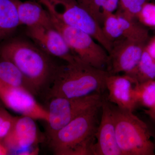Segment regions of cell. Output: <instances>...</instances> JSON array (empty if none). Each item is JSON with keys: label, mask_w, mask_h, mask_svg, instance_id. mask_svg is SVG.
<instances>
[{"label": "cell", "mask_w": 155, "mask_h": 155, "mask_svg": "<svg viewBox=\"0 0 155 155\" xmlns=\"http://www.w3.org/2000/svg\"><path fill=\"white\" fill-rule=\"evenodd\" d=\"M0 56L19 68L34 95L49 87L58 65L32 41L14 35L0 43Z\"/></svg>", "instance_id": "cell-1"}, {"label": "cell", "mask_w": 155, "mask_h": 155, "mask_svg": "<svg viewBox=\"0 0 155 155\" xmlns=\"http://www.w3.org/2000/svg\"><path fill=\"white\" fill-rule=\"evenodd\" d=\"M58 65L48 88L49 98L78 99L103 95L107 90V71L80 60Z\"/></svg>", "instance_id": "cell-2"}, {"label": "cell", "mask_w": 155, "mask_h": 155, "mask_svg": "<svg viewBox=\"0 0 155 155\" xmlns=\"http://www.w3.org/2000/svg\"><path fill=\"white\" fill-rule=\"evenodd\" d=\"M103 101L75 117L49 139L54 154L93 155Z\"/></svg>", "instance_id": "cell-3"}, {"label": "cell", "mask_w": 155, "mask_h": 155, "mask_svg": "<svg viewBox=\"0 0 155 155\" xmlns=\"http://www.w3.org/2000/svg\"><path fill=\"white\" fill-rule=\"evenodd\" d=\"M116 140L122 155H154L152 132L145 122L133 114L112 106Z\"/></svg>", "instance_id": "cell-4"}, {"label": "cell", "mask_w": 155, "mask_h": 155, "mask_svg": "<svg viewBox=\"0 0 155 155\" xmlns=\"http://www.w3.org/2000/svg\"><path fill=\"white\" fill-rule=\"evenodd\" d=\"M50 14L65 24L83 31L110 52L113 44L106 38L102 26L77 0H36Z\"/></svg>", "instance_id": "cell-5"}, {"label": "cell", "mask_w": 155, "mask_h": 155, "mask_svg": "<svg viewBox=\"0 0 155 155\" xmlns=\"http://www.w3.org/2000/svg\"><path fill=\"white\" fill-rule=\"evenodd\" d=\"M51 16L53 25L78 59L92 67L107 71L109 55L101 45L83 31L65 24L51 14Z\"/></svg>", "instance_id": "cell-6"}, {"label": "cell", "mask_w": 155, "mask_h": 155, "mask_svg": "<svg viewBox=\"0 0 155 155\" xmlns=\"http://www.w3.org/2000/svg\"><path fill=\"white\" fill-rule=\"evenodd\" d=\"M49 98L47 108L49 119L47 122L48 139L75 117L102 101L104 97L102 95H94L78 99L63 97Z\"/></svg>", "instance_id": "cell-7"}, {"label": "cell", "mask_w": 155, "mask_h": 155, "mask_svg": "<svg viewBox=\"0 0 155 155\" xmlns=\"http://www.w3.org/2000/svg\"><path fill=\"white\" fill-rule=\"evenodd\" d=\"M34 96L26 89L11 86L0 81V101L6 107L21 116L47 122V109L40 104Z\"/></svg>", "instance_id": "cell-8"}, {"label": "cell", "mask_w": 155, "mask_h": 155, "mask_svg": "<svg viewBox=\"0 0 155 155\" xmlns=\"http://www.w3.org/2000/svg\"><path fill=\"white\" fill-rule=\"evenodd\" d=\"M25 33L28 38L51 57L59 58L66 63L80 60L72 53L53 24L26 27Z\"/></svg>", "instance_id": "cell-9"}, {"label": "cell", "mask_w": 155, "mask_h": 155, "mask_svg": "<svg viewBox=\"0 0 155 155\" xmlns=\"http://www.w3.org/2000/svg\"><path fill=\"white\" fill-rule=\"evenodd\" d=\"M147 43L127 38L113 42L108 53V73L110 75L132 74L138 65Z\"/></svg>", "instance_id": "cell-10"}, {"label": "cell", "mask_w": 155, "mask_h": 155, "mask_svg": "<svg viewBox=\"0 0 155 155\" xmlns=\"http://www.w3.org/2000/svg\"><path fill=\"white\" fill-rule=\"evenodd\" d=\"M35 119L28 116L17 117L12 130L3 141L12 151L19 155H36L38 149L34 147L39 137Z\"/></svg>", "instance_id": "cell-11"}, {"label": "cell", "mask_w": 155, "mask_h": 155, "mask_svg": "<svg viewBox=\"0 0 155 155\" xmlns=\"http://www.w3.org/2000/svg\"><path fill=\"white\" fill-rule=\"evenodd\" d=\"M138 84L127 74H109L106 79L108 101L122 110L133 112L138 105L136 91Z\"/></svg>", "instance_id": "cell-12"}, {"label": "cell", "mask_w": 155, "mask_h": 155, "mask_svg": "<svg viewBox=\"0 0 155 155\" xmlns=\"http://www.w3.org/2000/svg\"><path fill=\"white\" fill-rule=\"evenodd\" d=\"M101 116L96 134L93 155H122L116 140L115 120L112 106L104 98Z\"/></svg>", "instance_id": "cell-13"}, {"label": "cell", "mask_w": 155, "mask_h": 155, "mask_svg": "<svg viewBox=\"0 0 155 155\" xmlns=\"http://www.w3.org/2000/svg\"><path fill=\"white\" fill-rule=\"evenodd\" d=\"M20 25L26 27L52 25L49 12L36 0H16Z\"/></svg>", "instance_id": "cell-14"}, {"label": "cell", "mask_w": 155, "mask_h": 155, "mask_svg": "<svg viewBox=\"0 0 155 155\" xmlns=\"http://www.w3.org/2000/svg\"><path fill=\"white\" fill-rule=\"evenodd\" d=\"M20 25L16 0H0V43L14 36Z\"/></svg>", "instance_id": "cell-15"}, {"label": "cell", "mask_w": 155, "mask_h": 155, "mask_svg": "<svg viewBox=\"0 0 155 155\" xmlns=\"http://www.w3.org/2000/svg\"><path fill=\"white\" fill-rule=\"evenodd\" d=\"M0 81L11 86L26 89L32 93L29 84L19 68L13 62L1 56Z\"/></svg>", "instance_id": "cell-16"}, {"label": "cell", "mask_w": 155, "mask_h": 155, "mask_svg": "<svg viewBox=\"0 0 155 155\" xmlns=\"http://www.w3.org/2000/svg\"><path fill=\"white\" fill-rule=\"evenodd\" d=\"M124 38L147 43L150 37L148 30L137 20H131L117 14Z\"/></svg>", "instance_id": "cell-17"}, {"label": "cell", "mask_w": 155, "mask_h": 155, "mask_svg": "<svg viewBox=\"0 0 155 155\" xmlns=\"http://www.w3.org/2000/svg\"><path fill=\"white\" fill-rule=\"evenodd\" d=\"M130 75L136 79L139 83L155 80V60L145 48L138 65Z\"/></svg>", "instance_id": "cell-18"}, {"label": "cell", "mask_w": 155, "mask_h": 155, "mask_svg": "<svg viewBox=\"0 0 155 155\" xmlns=\"http://www.w3.org/2000/svg\"><path fill=\"white\" fill-rule=\"evenodd\" d=\"M119 7V0H91L88 11L102 26L107 14L115 13Z\"/></svg>", "instance_id": "cell-19"}, {"label": "cell", "mask_w": 155, "mask_h": 155, "mask_svg": "<svg viewBox=\"0 0 155 155\" xmlns=\"http://www.w3.org/2000/svg\"><path fill=\"white\" fill-rule=\"evenodd\" d=\"M137 104L150 109L155 106V80L139 83L136 91Z\"/></svg>", "instance_id": "cell-20"}, {"label": "cell", "mask_w": 155, "mask_h": 155, "mask_svg": "<svg viewBox=\"0 0 155 155\" xmlns=\"http://www.w3.org/2000/svg\"><path fill=\"white\" fill-rule=\"evenodd\" d=\"M102 28L106 38L112 44L124 38L119 18L116 13L107 14L104 19Z\"/></svg>", "instance_id": "cell-21"}, {"label": "cell", "mask_w": 155, "mask_h": 155, "mask_svg": "<svg viewBox=\"0 0 155 155\" xmlns=\"http://www.w3.org/2000/svg\"><path fill=\"white\" fill-rule=\"evenodd\" d=\"M153 1V0H119V7L115 13L127 19L137 20V15L145 4Z\"/></svg>", "instance_id": "cell-22"}, {"label": "cell", "mask_w": 155, "mask_h": 155, "mask_svg": "<svg viewBox=\"0 0 155 155\" xmlns=\"http://www.w3.org/2000/svg\"><path fill=\"white\" fill-rule=\"evenodd\" d=\"M17 117H14L5 108L0 107V140H4L11 133Z\"/></svg>", "instance_id": "cell-23"}, {"label": "cell", "mask_w": 155, "mask_h": 155, "mask_svg": "<svg viewBox=\"0 0 155 155\" xmlns=\"http://www.w3.org/2000/svg\"><path fill=\"white\" fill-rule=\"evenodd\" d=\"M137 20L145 26L155 27V3H146L137 15Z\"/></svg>", "instance_id": "cell-24"}, {"label": "cell", "mask_w": 155, "mask_h": 155, "mask_svg": "<svg viewBox=\"0 0 155 155\" xmlns=\"http://www.w3.org/2000/svg\"><path fill=\"white\" fill-rule=\"evenodd\" d=\"M145 49L155 60V36L150 39L146 46Z\"/></svg>", "instance_id": "cell-25"}, {"label": "cell", "mask_w": 155, "mask_h": 155, "mask_svg": "<svg viewBox=\"0 0 155 155\" xmlns=\"http://www.w3.org/2000/svg\"><path fill=\"white\" fill-rule=\"evenodd\" d=\"M10 151L3 140H0V155H8Z\"/></svg>", "instance_id": "cell-26"}, {"label": "cell", "mask_w": 155, "mask_h": 155, "mask_svg": "<svg viewBox=\"0 0 155 155\" xmlns=\"http://www.w3.org/2000/svg\"><path fill=\"white\" fill-rule=\"evenodd\" d=\"M144 112L151 119L155 121V106L150 109L145 110Z\"/></svg>", "instance_id": "cell-27"}, {"label": "cell", "mask_w": 155, "mask_h": 155, "mask_svg": "<svg viewBox=\"0 0 155 155\" xmlns=\"http://www.w3.org/2000/svg\"><path fill=\"white\" fill-rule=\"evenodd\" d=\"M81 6L88 11L89 7L91 0H77Z\"/></svg>", "instance_id": "cell-28"}, {"label": "cell", "mask_w": 155, "mask_h": 155, "mask_svg": "<svg viewBox=\"0 0 155 155\" xmlns=\"http://www.w3.org/2000/svg\"><path fill=\"white\" fill-rule=\"evenodd\" d=\"M154 137V140H153V143L154 146V147L155 149V135H153V134H152V137Z\"/></svg>", "instance_id": "cell-29"}, {"label": "cell", "mask_w": 155, "mask_h": 155, "mask_svg": "<svg viewBox=\"0 0 155 155\" xmlns=\"http://www.w3.org/2000/svg\"><path fill=\"white\" fill-rule=\"evenodd\" d=\"M0 102H1V101H0ZM2 107V106H1V102H0V107Z\"/></svg>", "instance_id": "cell-30"}]
</instances>
